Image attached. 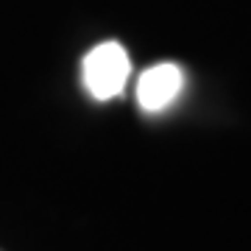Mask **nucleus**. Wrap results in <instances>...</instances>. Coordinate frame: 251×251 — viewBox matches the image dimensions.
I'll return each mask as SVG.
<instances>
[{
    "mask_svg": "<svg viewBox=\"0 0 251 251\" xmlns=\"http://www.w3.org/2000/svg\"><path fill=\"white\" fill-rule=\"evenodd\" d=\"M131 75V59L120 42H100L84 56L81 78L95 100H112L123 92Z\"/></svg>",
    "mask_w": 251,
    "mask_h": 251,
    "instance_id": "obj_1",
    "label": "nucleus"
},
{
    "mask_svg": "<svg viewBox=\"0 0 251 251\" xmlns=\"http://www.w3.org/2000/svg\"><path fill=\"white\" fill-rule=\"evenodd\" d=\"M181 90H184V73H181L179 64H153L137 81V103L143 112L153 115V112H162V109L171 106L181 95Z\"/></svg>",
    "mask_w": 251,
    "mask_h": 251,
    "instance_id": "obj_2",
    "label": "nucleus"
}]
</instances>
